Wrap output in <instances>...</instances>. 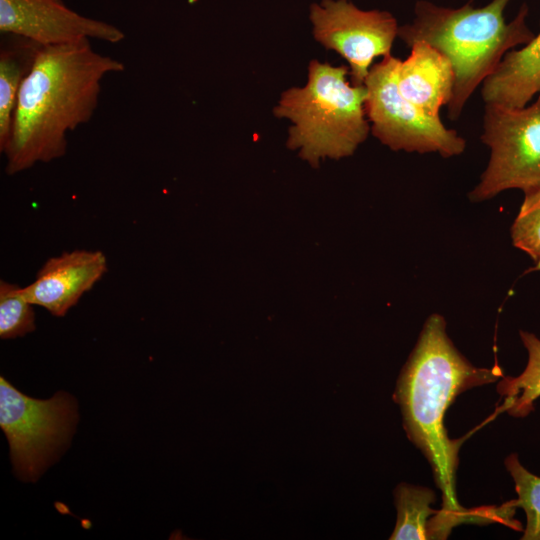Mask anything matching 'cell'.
I'll list each match as a JSON object with an SVG mask.
<instances>
[{
  "label": "cell",
  "mask_w": 540,
  "mask_h": 540,
  "mask_svg": "<svg viewBox=\"0 0 540 540\" xmlns=\"http://www.w3.org/2000/svg\"><path fill=\"white\" fill-rule=\"evenodd\" d=\"M124 70L122 62L94 50L88 38L42 47L18 93L4 153L6 173L63 157L67 133L92 119L102 80Z\"/></svg>",
  "instance_id": "6da1fadb"
},
{
  "label": "cell",
  "mask_w": 540,
  "mask_h": 540,
  "mask_svg": "<svg viewBox=\"0 0 540 540\" xmlns=\"http://www.w3.org/2000/svg\"><path fill=\"white\" fill-rule=\"evenodd\" d=\"M501 375L498 367L471 365L448 337L444 318L432 314L398 379L395 400L401 407L409 438L427 457L442 491L443 509L438 511L435 521L446 533L474 512L464 510L457 501L459 446L448 437L445 413L460 392L493 382Z\"/></svg>",
  "instance_id": "7a4b0ae2"
},
{
  "label": "cell",
  "mask_w": 540,
  "mask_h": 540,
  "mask_svg": "<svg viewBox=\"0 0 540 540\" xmlns=\"http://www.w3.org/2000/svg\"><path fill=\"white\" fill-rule=\"evenodd\" d=\"M510 1L492 0L480 8L470 3L446 8L420 0L415 4L413 21L398 28L397 36L407 46L424 41L451 61L454 88L447 106L452 120L460 116L475 89L496 69L503 56L534 37L526 24V4L511 22H506L504 12Z\"/></svg>",
  "instance_id": "3957f363"
},
{
  "label": "cell",
  "mask_w": 540,
  "mask_h": 540,
  "mask_svg": "<svg viewBox=\"0 0 540 540\" xmlns=\"http://www.w3.org/2000/svg\"><path fill=\"white\" fill-rule=\"evenodd\" d=\"M347 74V66L312 60L306 85L284 91L274 108L276 117L293 123L287 146L300 149L299 156L314 167L320 158L352 155L368 136L366 88L349 84Z\"/></svg>",
  "instance_id": "277c9868"
},
{
  "label": "cell",
  "mask_w": 540,
  "mask_h": 540,
  "mask_svg": "<svg viewBox=\"0 0 540 540\" xmlns=\"http://www.w3.org/2000/svg\"><path fill=\"white\" fill-rule=\"evenodd\" d=\"M399 59L391 54L373 65L365 79V112L372 134L394 151L460 155L466 141L448 129L440 117L425 114L400 92L396 80Z\"/></svg>",
  "instance_id": "5b68a950"
},
{
  "label": "cell",
  "mask_w": 540,
  "mask_h": 540,
  "mask_svg": "<svg viewBox=\"0 0 540 540\" xmlns=\"http://www.w3.org/2000/svg\"><path fill=\"white\" fill-rule=\"evenodd\" d=\"M481 141L490 160L471 201L480 202L508 189L524 193L540 185V95L522 108L486 104Z\"/></svg>",
  "instance_id": "8992f818"
},
{
  "label": "cell",
  "mask_w": 540,
  "mask_h": 540,
  "mask_svg": "<svg viewBox=\"0 0 540 540\" xmlns=\"http://www.w3.org/2000/svg\"><path fill=\"white\" fill-rule=\"evenodd\" d=\"M76 420V403L67 393L35 399L0 378V426L14 469L22 479L38 478L69 441Z\"/></svg>",
  "instance_id": "52a82bcc"
},
{
  "label": "cell",
  "mask_w": 540,
  "mask_h": 540,
  "mask_svg": "<svg viewBox=\"0 0 540 540\" xmlns=\"http://www.w3.org/2000/svg\"><path fill=\"white\" fill-rule=\"evenodd\" d=\"M315 39L348 63L353 85H364L376 57L390 54L398 24L387 11L361 10L348 0H322L310 6Z\"/></svg>",
  "instance_id": "ba28073f"
},
{
  "label": "cell",
  "mask_w": 540,
  "mask_h": 540,
  "mask_svg": "<svg viewBox=\"0 0 540 540\" xmlns=\"http://www.w3.org/2000/svg\"><path fill=\"white\" fill-rule=\"evenodd\" d=\"M0 32L26 37L44 47L83 38L114 44L125 38L116 26L82 16L63 0H0Z\"/></svg>",
  "instance_id": "9c48e42d"
},
{
  "label": "cell",
  "mask_w": 540,
  "mask_h": 540,
  "mask_svg": "<svg viewBox=\"0 0 540 540\" xmlns=\"http://www.w3.org/2000/svg\"><path fill=\"white\" fill-rule=\"evenodd\" d=\"M106 272L107 259L101 251L65 252L48 259L22 292L32 305L62 317Z\"/></svg>",
  "instance_id": "30bf717a"
},
{
  "label": "cell",
  "mask_w": 540,
  "mask_h": 540,
  "mask_svg": "<svg viewBox=\"0 0 540 540\" xmlns=\"http://www.w3.org/2000/svg\"><path fill=\"white\" fill-rule=\"evenodd\" d=\"M405 60L399 59L396 80L402 95L431 117L452 99L454 70L449 58L424 41H415Z\"/></svg>",
  "instance_id": "8fae6325"
},
{
  "label": "cell",
  "mask_w": 540,
  "mask_h": 540,
  "mask_svg": "<svg viewBox=\"0 0 540 540\" xmlns=\"http://www.w3.org/2000/svg\"><path fill=\"white\" fill-rule=\"evenodd\" d=\"M482 84L486 104L522 108L540 95V33L521 49L508 51Z\"/></svg>",
  "instance_id": "7c38bea8"
},
{
  "label": "cell",
  "mask_w": 540,
  "mask_h": 540,
  "mask_svg": "<svg viewBox=\"0 0 540 540\" xmlns=\"http://www.w3.org/2000/svg\"><path fill=\"white\" fill-rule=\"evenodd\" d=\"M40 44L19 35L3 34L0 45V151L10 139L20 87L41 50Z\"/></svg>",
  "instance_id": "4fadbf2b"
},
{
  "label": "cell",
  "mask_w": 540,
  "mask_h": 540,
  "mask_svg": "<svg viewBox=\"0 0 540 540\" xmlns=\"http://www.w3.org/2000/svg\"><path fill=\"white\" fill-rule=\"evenodd\" d=\"M520 338L528 353L527 365L521 374L504 377L498 385V391L504 398L501 408L514 417L527 416L540 397V339L522 330Z\"/></svg>",
  "instance_id": "5bb4252c"
},
{
  "label": "cell",
  "mask_w": 540,
  "mask_h": 540,
  "mask_svg": "<svg viewBox=\"0 0 540 540\" xmlns=\"http://www.w3.org/2000/svg\"><path fill=\"white\" fill-rule=\"evenodd\" d=\"M397 521L390 537L393 540L429 539L431 508L435 494L425 487L401 484L395 490Z\"/></svg>",
  "instance_id": "9a60e30c"
},
{
  "label": "cell",
  "mask_w": 540,
  "mask_h": 540,
  "mask_svg": "<svg viewBox=\"0 0 540 540\" xmlns=\"http://www.w3.org/2000/svg\"><path fill=\"white\" fill-rule=\"evenodd\" d=\"M505 466L512 476L517 499L512 500L526 515V527L521 539L540 540V477L528 471L517 455H509Z\"/></svg>",
  "instance_id": "2e32d148"
},
{
  "label": "cell",
  "mask_w": 540,
  "mask_h": 540,
  "mask_svg": "<svg viewBox=\"0 0 540 540\" xmlns=\"http://www.w3.org/2000/svg\"><path fill=\"white\" fill-rule=\"evenodd\" d=\"M22 287L0 282V337L12 339L35 330V313Z\"/></svg>",
  "instance_id": "e0dca14e"
},
{
  "label": "cell",
  "mask_w": 540,
  "mask_h": 540,
  "mask_svg": "<svg viewBox=\"0 0 540 540\" xmlns=\"http://www.w3.org/2000/svg\"><path fill=\"white\" fill-rule=\"evenodd\" d=\"M513 245L524 251L540 270V185L524 193V200L511 226Z\"/></svg>",
  "instance_id": "ac0fdd59"
}]
</instances>
